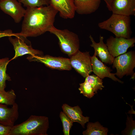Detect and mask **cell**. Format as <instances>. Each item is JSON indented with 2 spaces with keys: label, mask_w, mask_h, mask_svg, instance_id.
Returning <instances> with one entry per match:
<instances>
[{
  "label": "cell",
  "mask_w": 135,
  "mask_h": 135,
  "mask_svg": "<svg viewBox=\"0 0 135 135\" xmlns=\"http://www.w3.org/2000/svg\"><path fill=\"white\" fill-rule=\"evenodd\" d=\"M58 12L50 4L38 7H28L19 34L26 38L35 37L49 31L54 26Z\"/></svg>",
  "instance_id": "1"
},
{
  "label": "cell",
  "mask_w": 135,
  "mask_h": 135,
  "mask_svg": "<svg viewBox=\"0 0 135 135\" xmlns=\"http://www.w3.org/2000/svg\"><path fill=\"white\" fill-rule=\"evenodd\" d=\"M48 118L32 115L26 120L12 127L9 135H48Z\"/></svg>",
  "instance_id": "2"
},
{
  "label": "cell",
  "mask_w": 135,
  "mask_h": 135,
  "mask_svg": "<svg viewBox=\"0 0 135 135\" xmlns=\"http://www.w3.org/2000/svg\"><path fill=\"white\" fill-rule=\"evenodd\" d=\"M130 16L112 14L107 20L98 24L99 27L112 33L116 37L131 38Z\"/></svg>",
  "instance_id": "3"
},
{
  "label": "cell",
  "mask_w": 135,
  "mask_h": 135,
  "mask_svg": "<svg viewBox=\"0 0 135 135\" xmlns=\"http://www.w3.org/2000/svg\"><path fill=\"white\" fill-rule=\"evenodd\" d=\"M49 32L57 38L62 51L69 57L79 50L80 40L76 34L67 29H58L54 26Z\"/></svg>",
  "instance_id": "4"
},
{
  "label": "cell",
  "mask_w": 135,
  "mask_h": 135,
  "mask_svg": "<svg viewBox=\"0 0 135 135\" xmlns=\"http://www.w3.org/2000/svg\"><path fill=\"white\" fill-rule=\"evenodd\" d=\"M114 58L112 68H116V75L121 78L125 75L131 76L134 73L133 70L135 67V53L131 50Z\"/></svg>",
  "instance_id": "5"
},
{
  "label": "cell",
  "mask_w": 135,
  "mask_h": 135,
  "mask_svg": "<svg viewBox=\"0 0 135 135\" xmlns=\"http://www.w3.org/2000/svg\"><path fill=\"white\" fill-rule=\"evenodd\" d=\"M30 61L37 62L44 64L52 69L70 70L72 68L70 59L61 57H54L49 55H30L27 58Z\"/></svg>",
  "instance_id": "6"
},
{
  "label": "cell",
  "mask_w": 135,
  "mask_h": 135,
  "mask_svg": "<svg viewBox=\"0 0 135 135\" xmlns=\"http://www.w3.org/2000/svg\"><path fill=\"white\" fill-rule=\"evenodd\" d=\"M91 57L89 52H82L79 50L70 57V64L72 68L85 78L92 72Z\"/></svg>",
  "instance_id": "7"
},
{
  "label": "cell",
  "mask_w": 135,
  "mask_h": 135,
  "mask_svg": "<svg viewBox=\"0 0 135 135\" xmlns=\"http://www.w3.org/2000/svg\"><path fill=\"white\" fill-rule=\"evenodd\" d=\"M135 43L134 37L126 38L111 36L107 40L106 44L110 53L115 58L126 53L129 48L134 46Z\"/></svg>",
  "instance_id": "8"
},
{
  "label": "cell",
  "mask_w": 135,
  "mask_h": 135,
  "mask_svg": "<svg viewBox=\"0 0 135 135\" xmlns=\"http://www.w3.org/2000/svg\"><path fill=\"white\" fill-rule=\"evenodd\" d=\"M15 36V38H12L11 36H8L9 40L13 45L15 52L14 56L12 60L26 54L43 55L42 51L33 49L31 45L27 44L26 38L20 35L18 33Z\"/></svg>",
  "instance_id": "9"
},
{
  "label": "cell",
  "mask_w": 135,
  "mask_h": 135,
  "mask_svg": "<svg viewBox=\"0 0 135 135\" xmlns=\"http://www.w3.org/2000/svg\"><path fill=\"white\" fill-rule=\"evenodd\" d=\"M0 8L10 16L16 23H19L26 12L22 4L16 0H0Z\"/></svg>",
  "instance_id": "10"
},
{
  "label": "cell",
  "mask_w": 135,
  "mask_h": 135,
  "mask_svg": "<svg viewBox=\"0 0 135 135\" xmlns=\"http://www.w3.org/2000/svg\"><path fill=\"white\" fill-rule=\"evenodd\" d=\"M0 103V124L12 126L19 116L18 106L15 102L11 107Z\"/></svg>",
  "instance_id": "11"
},
{
  "label": "cell",
  "mask_w": 135,
  "mask_h": 135,
  "mask_svg": "<svg viewBox=\"0 0 135 135\" xmlns=\"http://www.w3.org/2000/svg\"><path fill=\"white\" fill-rule=\"evenodd\" d=\"M89 37L92 42L90 46L94 48L96 56L99 58L102 62L109 64H112L114 58L110 54L106 44L104 42V37L100 35L98 43L95 41L91 35Z\"/></svg>",
  "instance_id": "12"
},
{
  "label": "cell",
  "mask_w": 135,
  "mask_h": 135,
  "mask_svg": "<svg viewBox=\"0 0 135 135\" xmlns=\"http://www.w3.org/2000/svg\"><path fill=\"white\" fill-rule=\"evenodd\" d=\"M64 19H72L75 16V7L73 0H50V4Z\"/></svg>",
  "instance_id": "13"
},
{
  "label": "cell",
  "mask_w": 135,
  "mask_h": 135,
  "mask_svg": "<svg viewBox=\"0 0 135 135\" xmlns=\"http://www.w3.org/2000/svg\"><path fill=\"white\" fill-rule=\"evenodd\" d=\"M91 60L92 72L99 78L102 79L108 77L115 81L122 84L123 83L115 76V73L111 72L112 70L110 68L99 60L94 54L91 56Z\"/></svg>",
  "instance_id": "14"
},
{
  "label": "cell",
  "mask_w": 135,
  "mask_h": 135,
  "mask_svg": "<svg viewBox=\"0 0 135 135\" xmlns=\"http://www.w3.org/2000/svg\"><path fill=\"white\" fill-rule=\"evenodd\" d=\"M111 7L112 14L127 16L135 15L134 0H113Z\"/></svg>",
  "instance_id": "15"
},
{
  "label": "cell",
  "mask_w": 135,
  "mask_h": 135,
  "mask_svg": "<svg viewBox=\"0 0 135 135\" xmlns=\"http://www.w3.org/2000/svg\"><path fill=\"white\" fill-rule=\"evenodd\" d=\"M62 107L63 112L73 122H78L84 128L85 124L89 122L90 118L83 116L82 112L78 106L72 107L64 104Z\"/></svg>",
  "instance_id": "16"
},
{
  "label": "cell",
  "mask_w": 135,
  "mask_h": 135,
  "mask_svg": "<svg viewBox=\"0 0 135 135\" xmlns=\"http://www.w3.org/2000/svg\"><path fill=\"white\" fill-rule=\"evenodd\" d=\"M76 12L80 14H88L96 12L101 0H73Z\"/></svg>",
  "instance_id": "17"
},
{
  "label": "cell",
  "mask_w": 135,
  "mask_h": 135,
  "mask_svg": "<svg viewBox=\"0 0 135 135\" xmlns=\"http://www.w3.org/2000/svg\"><path fill=\"white\" fill-rule=\"evenodd\" d=\"M108 129L103 126L98 122H88L86 129L84 131V135H107Z\"/></svg>",
  "instance_id": "18"
},
{
  "label": "cell",
  "mask_w": 135,
  "mask_h": 135,
  "mask_svg": "<svg viewBox=\"0 0 135 135\" xmlns=\"http://www.w3.org/2000/svg\"><path fill=\"white\" fill-rule=\"evenodd\" d=\"M10 60L8 58L0 59V90H5L6 86V80L10 81L11 79L6 74L7 66Z\"/></svg>",
  "instance_id": "19"
},
{
  "label": "cell",
  "mask_w": 135,
  "mask_h": 135,
  "mask_svg": "<svg viewBox=\"0 0 135 135\" xmlns=\"http://www.w3.org/2000/svg\"><path fill=\"white\" fill-rule=\"evenodd\" d=\"M16 95L12 89L8 91L0 90V103L12 105L15 102Z\"/></svg>",
  "instance_id": "20"
},
{
  "label": "cell",
  "mask_w": 135,
  "mask_h": 135,
  "mask_svg": "<svg viewBox=\"0 0 135 135\" xmlns=\"http://www.w3.org/2000/svg\"><path fill=\"white\" fill-rule=\"evenodd\" d=\"M78 88L80 93L88 98L92 97L95 94H97L92 85L86 80L83 83L79 84Z\"/></svg>",
  "instance_id": "21"
},
{
  "label": "cell",
  "mask_w": 135,
  "mask_h": 135,
  "mask_svg": "<svg viewBox=\"0 0 135 135\" xmlns=\"http://www.w3.org/2000/svg\"><path fill=\"white\" fill-rule=\"evenodd\" d=\"M60 117L62 123L64 135H69L70 130L73 125V122L62 112H60Z\"/></svg>",
  "instance_id": "22"
},
{
  "label": "cell",
  "mask_w": 135,
  "mask_h": 135,
  "mask_svg": "<svg viewBox=\"0 0 135 135\" xmlns=\"http://www.w3.org/2000/svg\"><path fill=\"white\" fill-rule=\"evenodd\" d=\"M18 1L26 8L38 7L50 4V0H19Z\"/></svg>",
  "instance_id": "23"
},
{
  "label": "cell",
  "mask_w": 135,
  "mask_h": 135,
  "mask_svg": "<svg viewBox=\"0 0 135 135\" xmlns=\"http://www.w3.org/2000/svg\"><path fill=\"white\" fill-rule=\"evenodd\" d=\"M126 127L124 130L122 132V134L123 135H135V122L133 120L132 116L131 115L130 116H127L126 123Z\"/></svg>",
  "instance_id": "24"
},
{
  "label": "cell",
  "mask_w": 135,
  "mask_h": 135,
  "mask_svg": "<svg viewBox=\"0 0 135 135\" xmlns=\"http://www.w3.org/2000/svg\"><path fill=\"white\" fill-rule=\"evenodd\" d=\"M12 127L0 124V135H9Z\"/></svg>",
  "instance_id": "25"
},
{
  "label": "cell",
  "mask_w": 135,
  "mask_h": 135,
  "mask_svg": "<svg viewBox=\"0 0 135 135\" xmlns=\"http://www.w3.org/2000/svg\"><path fill=\"white\" fill-rule=\"evenodd\" d=\"M18 33H14L10 29L6 30L4 31H0V38L5 36H16Z\"/></svg>",
  "instance_id": "26"
},
{
  "label": "cell",
  "mask_w": 135,
  "mask_h": 135,
  "mask_svg": "<svg viewBox=\"0 0 135 135\" xmlns=\"http://www.w3.org/2000/svg\"><path fill=\"white\" fill-rule=\"evenodd\" d=\"M105 2L108 10L111 11V4L113 0H104Z\"/></svg>",
  "instance_id": "27"
},
{
  "label": "cell",
  "mask_w": 135,
  "mask_h": 135,
  "mask_svg": "<svg viewBox=\"0 0 135 135\" xmlns=\"http://www.w3.org/2000/svg\"></svg>",
  "instance_id": "28"
}]
</instances>
